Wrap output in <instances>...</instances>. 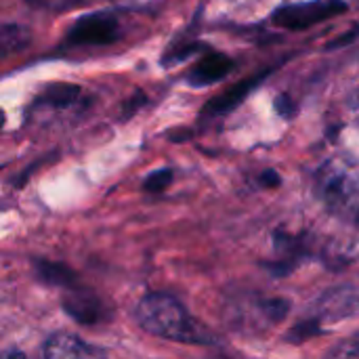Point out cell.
Wrapping results in <instances>:
<instances>
[{"mask_svg":"<svg viewBox=\"0 0 359 359\" xmlns=\"http://www.w3.org/2000/svg\"><path fill=\"white\" fill-rule=\"evenodd\" d=\"M318 196L337 215L359 223V172L328 162L318 175Z\"/></svg>","mask_w":359,"mask_h":359,"instance_id":"cell-2","label":"cell"},{"mask_svg":"<svg viewBox=\"0 0 359 359\" xmlns=\"http://www.w3.org/2000/svg\"><path fill=\"white\" fill-rule=\"evenodd\" d=\"M276 109L280 111V116H284V118H292V114H294V103L290 101V97L280 95V97L276 99Z\"/></svg>","mask_w":359,"mask_h":359,"instance_id":"cell-19","label":"cell"},{"mask_svg":"<svg viewBox=\"0 0 359 359\" xmlns=\"http://www.w3.org/2000/svg\"><path fill=\"white\" fill-rule=\"evenodd\" d=\"M359 36V27L355 29H351L347 36H343V38H337V40H332L330 44H328V48H337V46H343V44H347V42H351V40H355Z\"/></svg>","mask_w":359,"mask_h":359,"instance_id":"cell-21","label":"cell"},{"mask_svg":"<svg viewBox=\"0 0 359 359\" xmlns=\"http://www.w3.org/2000/svg\"><path fill=\"white\" fill-rule=\"evenodd\" d=\"M34 267H36V273L40 280L53 284V286H74L76 282V276L72 269H67L65 265L61 263H53V261H34Z\"/></svg>","mask_w":359,"mask_h":359,"instance_id":"cell-10","label":"cell"},{"mask_svg":"<svg viewBox=\"0 0 359 359\" xmlns=\"http://www.w3.org/2000/svg\"><path fill=\"white\" fill-rule=\"evenodd\" d=\"M261 309H263V313H265L271 322H282V320L288 316L290 303L284 301V299H269V301H263V303H261Z\"/></svg>","mask_w":359,"mask_h":359,"instance_id":"cell-14","label":"cell"},{"mask_svg":"<svg viewBox=\"0 0 359 359\" xmlns=\"http://www.w3.org/2000/svg\"><path fill=\"white\" fill-rule=\"evenodd\" d=\"M202 48H204L202 44H183V46H179V48H172V50L162 59V63H164L166 67H172L175 63H181V61L189 59L191 55L200 53Z\"/></svg>","mask_w":359,"mask_h":359,"instance_id":"cell-15","label":"cell"},{"mask_svg":"<svg viewBox=\"0 0 359 359\" xmlns=\"http://www.w3.org/2000/svg\"><path fill=\"white\" fill-rule=\"evenodd\" d=\"M78 95H80V86L67 84V82H57V84H50L38 97V103H46V105H53V107H67V105H72L76 101Z\"/></svg>","mask_w":359,"mask_h":359,"instance_id":"cell-11","label":"cell"},{"mask_svg":"<svg viewBox=\"0 0 359 359\" xmlns=\"http://www.w3.org/2000/svg\"><path fill=\"white\" fill-rule=\"evenodd\" d=\"M320 305V316L326 318H345L351 316L355 309H359V290L355 288H337L330 290L328 294L322 297Z\"/></svg>","mask_w":359,"mask_h":359,"instance_id":"cell-9","label":"cell"},{"mask_svg":"<svg viewBox=\"0 0 359 359\" xmlns=\"http://www.w3.org/2000/svg\"><path fill=\"white\" fill-rule=\"evenodd\" d=\"M2 359H27L21 351H17V349H8L4 355H2Z\"/></svg>","mask_w":359,"mask_h":359,"instance_id":"cell-22","label":"cell"},{"mask_svg":"<svg viewBox=\"0 0 359 359\" xmlns=\"http://www.w3.org/2000/svg\"><path fill=\"white\" fill-rule=\"evenodd\" d=\"M170 181H172V170H168V168H162V170H156V172H151V175L145 179L143 187H145V191H154V194H158V191L166 189Z\"/></svg>","mask_w":359,"mask_h":359,"instance_id":"cell-16","label":"cell"},{"mask_svg":"<svg viewBox=\"0 0 359 359\" xmlns=\"http://www.w3.org/2000/svg\"><path fill=\"white\" fill-rule=\"evenodd\" d=\"M29 6L36 8H50V11H63V8H72L76 4H80V0H25Z\"/></svg>","mask_w":359,"mask_h":359,"instance_id":"cell-18","label":"cell"},{"mask_svg":"<svg viewBox=\"0 0 359 359\" xmlns=\"http://www.w3.org/2000/svg\"><path fill=\"white\" fill-rule=\"evenodd\" d=\"M233 69V59L223 53H208L204 55L187 74V82L191 86H208L223 80Z\"/></svg>","mask_w":359,"mask_h":359,"instance_id":"cell-6","label":"cell"},{"mask_svg":"<svg viewBox=\"0 0 359 359\" xmlns=\"http://www.w3.org/2000/svg\"><path fill=\"white\" fill-rule=\"evenodd\" d=\"M349 6L345 0H307L280 6L271 21L284 29H307L316 23L332 19L334 15L345 13Z\"/></svg>","mask_w":359,"mask_h":359,"instance_id":"cell-3","label":"cell"},{"mask_svg":"<svg viewBox=\"0 0 359 359\" xmlns=\"http://www.w3.org/2000/svg\"><path fill=\"white\" fill-rule=\"evenodd\" d=\"M328 359H359V332L347 337L343 343H339L328 353Z\"/></svg>","mask_w":359,"mask_h":359,"instance_id":"cell-13","label":"cell"},{"mask_svg":"<svg viewBox=\"0 0 359 359\" xmlns=\"http://www.w3.org/2000/svg\"><path fill=\"white\" fill-rule=\"evenodd\" d=\"M267 74H269V69H265V72H261V74H257V76H250V78L238 82L236 86L227 88L225 93L217 95L212 101H208V105L204 107L202 114H204V116H223V114L231 111L233 107H238V105L248 97L250 90H255V88L267 78Z\"/></svg>","mask_w":359,"mask_h":359,"instance_id":"cell-7","label":"cell"},{"mask_svg":"<svg viewBox=\"0 0 359 359\" xmlns=\"http://www.w3.org/2000/svg\"><path fill=\"white\" fill-rule=\"evenodd\" d=\"M120 38V23L109 13H93L86 17H80L65 42L69 46H105Z\"/></svg>","mask_w":359,"mask_h":359,"instance_id":"cell-4","label":"cell"},{"mask_svg":"<svg viewBox=\"0 0 359 359\" xmlns=\"http://www.w3.org/2000/svg\"><path fill=\"white\" fill-rule=\"evenodd\" d=\"M44 359H107V353L76 334L57 332L44 345Z\"/></svg>","mask_w":359,"mask_h":359,"instance_id":"cell-5","label":"cell"},{"mask_svg":"<svg viewBox=\"0 0 359 359\" xmlns=\"http://www.w3.org/2000/svg\"><path fill=\"white\" fill-rule=\"evenodd\" d=\"M0 40H2L4 53H11V50L23 48L29 42V34L21 25H4L2 32H0Z\"/></svg>","mask_w":359,"mask_h":359,"instance_id":"cell-12","label":"cell"},{"mask_svg":"<svg viewBox=\"0 0 359 359\" xmlns=\"http://www.w3.org/2000/svg\"><path fill=\"white\" fill-rule=\"evenodd\" d=\"M137 322L154 337L189 343V345H212L217 339L208 326L189 316V311L166 292H151L137 305Z\"/></svg>","mask_w":359,"mask_h":359,"instance_id":"cell-1","label":"cell"},{"mask_svg":"<svg viewBox=\"0 0 359 359\" xmlns=\"http://www.w3.org/2000/svg\"><path fill=\"white\" fill-rule=\"evenodd\" d=\"M261 183H263L265 187H278L282 181H280V177H278L276 170H265V172L261 175Z\"/></svg>","mask_w":359,"mask_h":359,"instance_id":"cell-20","label":"cell"},{"mask_svg":"<svg viewBox=\"0 0 359 359\" xmlns=\"http://www.w3.org/2000/svg\"><path fill=\"white\" fill-rule=\"evenodd\" d=\"M63 309L80 324H99L103 320V305L88 290H69L63 297Z\"/></svg>","mask_w":359,"mask_h":359,"instance_id":"cell-8","label":"cell"},{"mask_svg":"<svg viewBox=\"0 0 359 359\" xmlns=\"http://www.w3.org/2000/svg\"><path fill=\"white\" fill-rule=\"evenodd\" d=\"M320 332H322V330H320V322H318V320H313V322L297 324V326L286 334V339H288V341H292V343H303L305 339L316 337V334H320Z\"/></svg>","mask_w":359,"mask_h":359,"instance_id":"cell-17","label":"cell"}]
</instances>
